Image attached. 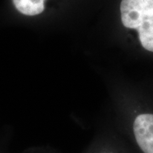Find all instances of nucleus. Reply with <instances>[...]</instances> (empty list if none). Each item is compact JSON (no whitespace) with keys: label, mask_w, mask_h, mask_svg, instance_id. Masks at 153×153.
I'll return each instance as SVG.
<instances>
[{"label":"nucleus","mask_w":153,"mask_h":153,"mask_svg":"<svg viewBox=\"0 0 153 153\" xmlns=\"http://www.w3.org/2000/svg\"><path fill=\"white\" fill-rule=\"evenodd\" d=\"M120 10L123 26L136 29L143 48L153 52V0H122Z\"/></svg>","instance_id":"nucleus-1"},{"label":"nucleus","mask_w":153,"mask_h":153,"mask_svg":"<svg viewBox=\"0 0 153 153\" xmlns=\"http://www.w3.org/2000/svg\"><path fill=\"white\" fill-rule=\"evenodd\" d=\"M134 133L144 153H153V114L139 115L134 123Z\"/></svg>","instance_id":"nucleus-2"},{"label":"nucleus","mask_w":153,"mask_h":153,"mask_svg":"<svg viewBox=\"0 0 153 153\" xmlns=\"http://www.w3.org/2000/svg\"><path fill=\"white\" fill-rule=\"evenodd\" d=\"M13 4L25 16H37L44 10V0H13Z\"/></svg>","instance_id":"nucleus-3"}]
</instances>
